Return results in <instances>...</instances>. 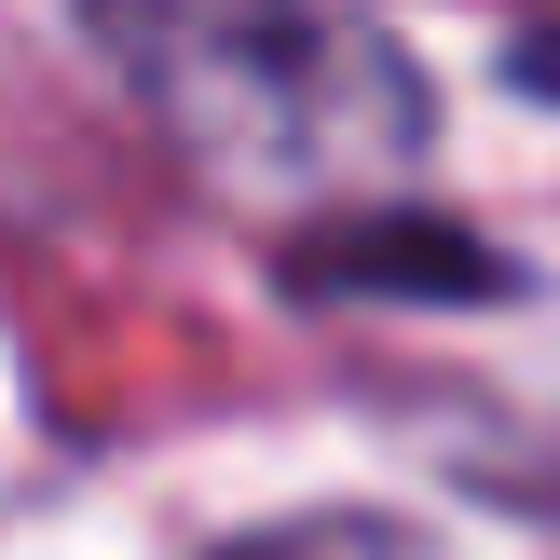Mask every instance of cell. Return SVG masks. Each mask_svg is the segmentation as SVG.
Masks as SVG:
<instances>
[{"instance_id":"obj_3","label":"cell","mask_w":560,"mask_h":560,"mask_svg":"<svg viewBox=\"0 0 560 560\" xmlns=\"http://www.w3.org/2000/svg\"><path fill=\"white\" fill-rule=\"evenodd\" d=\"M219 560H424V547L397 520H370V506H315V520H273V534H246Z\"/></svg>"},{"instance_id":"obj_2","label":"cell","mask_w":560,"mask_h":560,"mask_svg":"<svg viewBox=\"0 0 560 560\" xmlns=\"http://www.w3.org/2000/svg\"><path fill=\"white\" fill-rule=\"evenodd\" d=\"M301 288H370V301H506L520 273L492 260L465 219H383V206H355L342 233H315L301 246Z\"/></svg>"},{"instance_id":"obj_1","label":"cell","mask_w":560,"mask_h":560,"mask_svg":"<svg viewBox=\"0 0 560 560\" xmlns=\"http://www.w3.org/2000/svg\"><path fill=\"white\" fill-rule=\"evenodd\" d=\"M124 96L273 206H370L424 164V69L342 0H82Z\"/></svg>"}]
</instances>
